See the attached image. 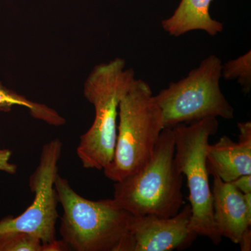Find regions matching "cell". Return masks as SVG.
<instances>
[{
  "label": "cell",
  "mask_w": 251,
  "mask_h": 251,
  "mask_svg": "<svg viewBox=\"0 0 251 251\" xmlns=\"http://www.w3.org/2000/svg\"><path fill=\"white\" fill-rule=\"evenodd\" d=\"M54 188L63 210L59 234L70 251H129L132 215L113 198L82 197L59 173Z\"/></svg>",
  "instance_id": "obj_1"
},
{
  "label": "cell",
  "mask_w": 251,
  "mask_h": 251,
  "mask_svg": "<svg viewBox=\"0 0 251 251\" xmlns=\"http://www.w3.org/2000/svg\"><path fill=\"white\" fill-rule=\"evenodd\" d=\"M125 59L97 64L86 79L85 99L94 106L93 123L81 135L76 153L83 168L103 171L113 158L116 145L119 106L135 80Z\"/></svg>",
  "instance_id": "obj_2"
},
{
  "label": "cell",
  "mask_w": 251,
  "mask_h": 251,
  "mask_svg": "<svg viewBox=\"0 0 251 251\" xmlns=\"http://www.w3.org/2000/svg\"><path fill=\"white\" fill-rule=\"evenodd\" d=\"M173 128L162 130L150 161L114 184L113 199L133 216L176 215L184 204L183 175L175 162Z\"/></svg>",
  "instance_id": "obj_3"
},
{
  "label": "cell",
  "mask_w": 251,
  "mask_h": 251,
  "mask_svg": "<svg viewBox=\"0 0 251 251\" xmlns=\"http://www.w3.org/2000/svg\"><path fill=\"white\" fill-rule=\"evenodd\" d=\"M116 145L112 161L103 170L113 182L139 171L151 158L162 130L163 114L150 85L135 79L119 106Z\"/></svg>",
  "instance_id": "obj_4"
},
{
  "label": "cell",
  "mask_w": 251,
  "mask_h": 251,
  "mask_svg": "<svg viewBox=\"0 0 251 251\" xmlns=\"http://www.w3.org/2000/svg\"><path fill=\"white\" fill-rule=\"evenodd\" d=\"M219 128L216 117H209L190 125L181 124L173 128L175 162L187 179L191 209V229L219 245L222 237L216 228L213 211L212 191L206 166L209 140Z\"/></svg>",
  "instance_id": "obj_5"
},
{
  "label": "cell",
  "mask_w": 251,
  "mask_h": 251,
  "mask_svg": "<svg viewBox=\"0 0 251 251\" xmlns=\"http://www.w3.org/2000/svg\"><path fill=\"white\" fill-rule=\"evenodd\" d=\"M223 63L214 54L206 57L187 76L171 82L154 96L165 128H174L209 117L234 118V108L220 87Z\"/></svg>",
  "instance_id": "obj_6"
},
{
  "label": "cell",
  "mask_w": 251,
  "mask_h": 251,
  "mask_svg": "<svg viewBox=\"0 0 251 251\" xmlns=\"http://www.w3.org/2000/svg\"><path fill=\"white\" fill-rule=\"evenodd\" d=\"M62 146L59 138L50 140L43 146L39 164L29 177V186L34 194V201L20 215L6 216L1 219L0 234L25 232L39 238L44 244L57 239L58 200L54 180L58 174Z\"/></svg>",
  "instance_id": "obj_7"
},
{
  "label": "cell",
  "mask_w": 251,
  "mask_h": 251,
  "mask_svg": "<svg viewBox=\"0 0 251 251\" xmlns=\"http://www.w3.org/2000/svg\"><path fill=\"white\" fill-rule=\"evenodd\" d=\"M191 209L185 204L176 215L132 216L129 251H172L188 249L198 237L191 229Z\"/></svg>",
  "instance_id": "obj_8"
},
{
  "label": "cell",
  "mask_w": 251,
  "mask_h": 251,
  "mask_svg": "<svg viewBox=\"0 0 251 251\" xmlns=\"http://www.w3.org/2000/svg\"><path fill=\"white\" fill-rule=\"evenodd\" d=\"M239 140L224 135L209 145L206 166L209 175H216L225 182H232L242 175H251V122H239Z\"/></svg>",
  "instance_id": "obj_9"
},
{
  "label": "cell",
  "mask_w": 251,
  "mask_h": 251,
  "mask_svg": "<svg viewBox=\"0 0 251 251\" xmlns=\"http://www.w3.org/2000/svg\"><path fill=\"white\" fill-rule=\"evenodd\" d=\"M213 211L216 228L221 237L239 244L243 233L251 227L244 194L232 182H225L212 175Z\"/></svg>",
  "instance_id": "obj_10"
},
{
  "label": "cell",
  "mask_w": 251,
  "mask_h": 251,
  "mask_svg": "<svg viewBox=\"0 0 251 251\" xmlns=\"http://www.w3.org/2000/svg\"><path fill=\"white\" fill-rule=\"evenodd\" d=\"M212 0H181L171 17L163 20L161 25L169 35L180 36L191 31L202 30L214 36L222 32L224 24L209 14Z\"/></svg>",
  "instance_id": "obj_11"
},
{
  "label": "cell",
  "mask_w": 251,
  "mask_h": 251,
  "mask_svg": "<svg viewBox=\"0 0 251 251\" xmlns=\"http://www.w3.org/2000/svg\"><path fill=\"white\" fill-rule=\"evenodd\" d=\"M14 106H22L29 110L31 117L48 125L61 126L65 125L66 120L45 104L32 101L24 96L9 90L0 82V112L11 111Z\"/></svg>",
  "instance_id": "obj_12"
},
{
  "label": "cell",
  "mask_w": 251,
  "mask_h": 251,
  "mask_svg": "<svg viewBox=\"0 0 251 251\" xmlns=\"http://www.w3.org/2000/svg\"><path fill=\"white\" fill-rule=\"evenodd\" d=\"M221 75L226 80H236L244 94L251 90V51L237 58L229 60L222 66Z\"/></svg>",
  "instance_id": "obj_13"
},
{
  "label": "cell",
  "mask_w": 251,
  "mask_h": 251,
  "mask_svg": "<svg viewBox=\"0 0 251 251\" xmlns=\"http://www.w3.org/2000/svg\"><path fill=\"white\" fill-rule=\"evenodd\" d=\"M0 251H50V243L25 232H6L0 234Z\"/></svg>",
  "instance_id": "obj_14"
},
{
  "label": "cell",
  "mask_w": 251,
  "mask_h": 251,
  "mask_svg": "<svg viewBox=\"0 0 251 251\" xmlns=\"http://www.w3.org/2000/svg\"><path fill=\"white\" fill-rule=\"evenodd\" d=\"M12 151L8 149H0V171L4 172L9 175H15L17 173L18 167L11 163Z\"/></svg>",
  "instance_id": "obj_15"
},
{
  "label": "cell",
  "mask_w": 251,
  "mask_h": 251,
  "mask_svg": "<svg viewBox=\"0 0 251 251\" xmlns=\"http://www.w3.org/2000/svg\"><path fill=\"white\" fill-rule=\"evenodd\" d=\"M232 183L243 194L251 193V175L239 176L232 181Z\"/></svg>",
  "instance_id": "obj_16"
},
{
  "label": "cell",
  "mask_w": 251,
  "mask_h": 251,
  "mask_svg": "<svg viewBox=\"0 0 251 251\" xmlns=\"http://www.w3.org/2000/svg\"><path fill=\"white\" fill-rule=\"evenodd\" d=\"M240 245L241 251H251V227L248 228L243 233L239 240V244Z\"/></svg>",
  "instance_id": "obj_17"
}]
</instances>
